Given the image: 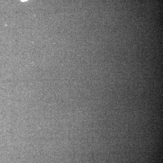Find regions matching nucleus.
Wrapping results in <instances>:
<instances>
[{
  "label": "nucleus",
  "mask_w": 163,
  "mask_h": 163,
  "mask_svg": "<svg viewBox=\"0 0 163 163\" xmlns=\"http://www.w3.org/2000/svg\"><path fill=\"white\" fill-rule=\"evenodd\" d=\"M22 1H23V2H25V1H27V0H21Z\"/></svg>",
  "instance_id": "obj_1"
}]
</instances>
